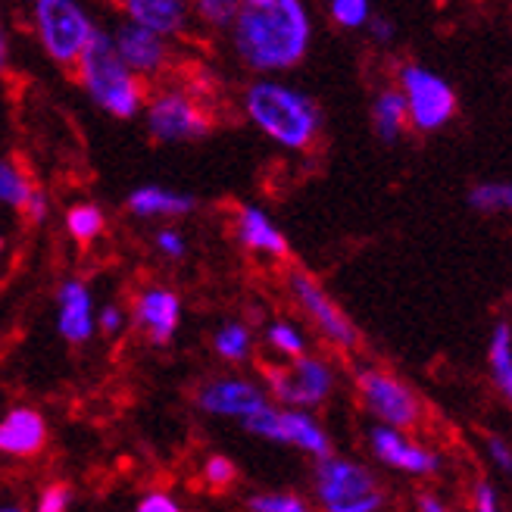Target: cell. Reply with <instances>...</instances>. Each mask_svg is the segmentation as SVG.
Wrapping results in <instances>:
<instances>
[{
	"label": "cell",
	"instance_id": "cell-1",
	"mask_svg": "<svg viewBox=\"0 0 512 512\" xmlns=\"http://www.w3.org/2000/svg\"><path fill=\"white\" fill-rule=\"evenodd\" d=\"M313 22L297 0H247L232 22L238 57L260 72L297 66L310 50Z\"/></svg>",
	"mask_w": 512,
	"mask_h": 512
},
{
	"label": "cell",
	"instance_id": "cell-2",
	"mask_svg": "<svg viewBox=\"0 0 512 512\" xmlns=\"http://www.w3.org/2000/svg\"><path fill=\"white\" fill-rule=\"evenodd\" d=\"M244 110L253 119L256 128L288 150H303L310 147L319 135V107L313 104L310 97L278 85V82H253L244 94Z\"/></svg>",
	"mask_w": 512,
	"mask_h": 512
},
{
	"label": "cell",
	"instance_id": "cell-3",
	"mask_svg": "<svg viewBox=\"0 0 512 512\" xmlns=\"http://www.w3.org/2000/svg\"><path fill=\"white\" fill-rule=\"evenodd\" d=\"M79 72L85 91L100 110H107L116 119L138 116L144 104V88L138 82V75L128 72L125 63L119 60L113 38L107 32L94 29L85 54L79 57Z\"/></svg>",
	"mask_w": 512,
	"mask_h": 512
},
{
	"label": "cell",
	"instance_id": "cell-4",
	"mask_svg": "<svg viewBox=\"0 0 512 512\" xmlns=\"http://www.w3.org/2000/svg\"><path fill=\"white\" fill-rule=\"evenodd\" d=\"M316 497L325 512H381L384 491L375 475L350 459L325 456L316 466Z\"/></svg>",
	"mask_w": 512,
	"mask_h": 512
},
{
	"label": "cell",
	"instance_id": "cell-5",
	"mask_svg": "<svg viewBox=\"0 0 512 512\" xmlns=\"http://www.w3.org/2000/svg\"><path fill=\"white\" fill-rule=\"evenodd\" d=\"M35 29L47 54L57 63L69 66L79 63V57L85 54V47L94 35V22L72 0H38Z\"/></svg>",
	"mask_w": 512,
	"mask_h": 512
},
{
	"label": "cell",
	"instance_id": "cell-6",
	"mask_svg": "<svg viewBox=\"0 0 512 512\" xmlns=\"http://www.w3.org/2000/svg\"><path fill=\"white\" fill-rule=\"evenodd\" d=\"M400 94L406 100V113L419 132L444 128L456 113V91L422 66H403L400 72Z\"/></svg>",
	"mask_w": 512,
	"mask_h": 512
},
{
	"label": "cell",
	"instance_id": "cell-7",
	"mask_svg": "<svg viewBox=\"0 0 512 512\" xmlns=\"http://www.w3.org/2000/svg\"><path fill=\"white\" fill-rule=\"evenodd\" d=\"M356 388H360L363 403L369 406V413H375L384 428H413L419 422V400L416 394L400 384L394 375L378 372V369H363L356 375Z\"/></svg>",
	"mask_w": 512,
	"mask_h": 512
},
{
	"label": "cell",
	"instance_id": "cell-8",
	"mask_svg": "<svg viewBox=\"0 0 512 512\" xmlns=\"http://www.w3.org/2000/svg\"><path fill=\"white\" fill-rule=\"evenodd\" d=\"M266 375H269L272 394L278 397V403L291 409L319 406L331 394V388H335L331 369L322 360H313V356H300L291 369H269Z\"/></svg>",
	"mask_w": 512,
	"mask_h": 512
},
{
	"label": "cell",
	"instance_id": "cell-9",
	"mask_svg": "<svg viewBox=\"0 0 512 512\" xmlns=\"http://www.w3.org/2000/svg\"><path fill=\"white\" fill-rule=\"evenodd\" d=\"M147 128L157 141H197L210 132V119L188 94L166 91L147 107Z\"/></svg>",
	"mask_w": 512,
	"mask_h": 512
},
{
	"label": "cell",
	"instance_id": "cell-10",
	"mask_svg": "<svg viewBox=\"0 0 512 512\" xmlns=\"http://www.w3.org/2000/svg\"><path fill=\"white\" fill-rule=\"evenodd\" d=\"M291 291H294L297 303L306 310V316H310L319 325V331L328 341H335L341 347H353L356 344L353 322L338 310V303L319 288V281L310 272H300V269L291 272Z\"/></svg>",
	"mask_w": 512,
	"mask_h": 512
},
{
	"label": "cell",
	"instance_id": "cell-11",
	"mask_svg": "<svg viewBox=\"0 0 512 512\" xmlns=\"http://www.w3.org/2000/svg\"><path fill=\"white\" fill-rule=\"evenodd\" d=\"M197 403L203 413H210V416H235L244 422L256 409L266 406V394L260 384L244 381V378H216L210 384H203Z\"/></svg>",
	"mask_w": 512,
	"mask_h": 512
},
{
	"label": "cell",
	"instance_id": "cell-12",
	"mask_svg": "<svg viewBox=\"0 0 512 512\" xmlns=\"http://www.w3.org/2000/svg\"><path fill=\"white\" fill-rule=\"evenodd\" d=\"M369 441H372V453H375V459H381L384 466H391V469H397V472H409V475H431V472H438V466H441L438 453L416 447L413 441H406L403 434H400V431H394V428L375 425Z\"/></svg>",
	"mask_w": 512,
	"mask_h": 512
},
{
	"label": "cell",
	"instance_id": "cell-13",
	"mask_svg": "<svg viewBox=\"0 0 512 512\" xmlns=\"http://www.w3.org/2000/svg\"><path fill=\"white\" fill-rule=\"evenodd\" d=\"M110 38H113L116 54H119V60L125 63L128 72L153 75V72H160L166 66V57H169L166 41L157 38V35H150V32H144V29H138V25L125 22V25H119V29Z\"/></svg>",
	"mask_w": 512,
	"mask_h": 512
},
{
	"label": "cell",
	"instance_id": "cell-14",
	"mask_svg": "<svg viewBox=\"0 0 512 512\" xmlns=\"http://www.w3.org/2000/svg\"><path fill=\"white\" fill-rule=\"evenodd\" d=\"M47 444V422L38 409L16 406L0 419V453L7 456H35Z\"/></svg>",
	"mask_w": 512,
	"mask_h": 512
},
{
	"label": "cell",
	"instance_id": "cell-15",
	"mask_svg": "<svg viewBox=\"0 0 512 512\" xmlns=\"http://www.w3.org/2000/svg\"><path fill=\"white\" fill-rule=\"evenodd\" d=\"M57 303H60V316H57L60 335L69 344H85L94 335V300L91 291L85 288V281L79 278L63 281Z\"/></svg>",
	"mask_w": 512,
	"mask_h": 512
},
{
	"label": "cell",
	"instance_id": "cell-16",
	"mask_svg": "<svg viewBox=\"0 0 512 512\" xmlns=\"http://www.w3.org/2000/svg\"><path fill=\"white\" fill-rule=\"evenodd\" d=\"M178 319H182V300H178L175 291L166 288H150L141 294L138 300V322L144 325V331L150 335V341L157 344H169Z\"/></svg>",
	"mask_w": 512,
	"mask_h": 512
},
{
	"label": "cell",
	"instance_id": "cell-17",
	"mask_svg": "<svg viewBox=\"0 0 512 512\" xmlns=\"http://www.w3.org/2000/svg\"><path fill=\"white\" fill-rule=\"evenodd\" d=\"M125 13L132 19V25L163 41L169 35H182L188 22V7L178 4V0H128Z\"/></svg>",
	"mask_w": 512,
	"mask_h": 512
},
{
	"label": "cell",
	"instance_id": "cell-18",
	"mask_svg": "<svg viewBox=\"0 0 512 512\" xmlns=\"http://www.w3.org/2000/svg\"><path fill=\"white\" fill-rule=\"evenodd\" d=\"M278 428H281L278 444H291L316 459L331 456L328 434L310 413H300V409H278Z\"/></svg>",
	"mask_w": 512,
	"mask_h": 512
},
{
	"label": "cell",
	"instance_id": "cell-19",
	"mask_svg": "<svg viewBox=\"0 0 512 512\" xmlns=\"http://www.w3.org/2000/svg\"><path fill=\"white\" fill-rule=\"evenodd\" d=\"M238 238L253 253H266V256H275V260H285V256H288L285 235H281L278 228L269 222V216L260 207H241Z\"/></svg>",
	"mask_w": 512,
	"mask_h": 512
},
{
	"label": "cell",
	"instance_id": "cell-20",
	"mask_svg": "<svg viewBox=\"0 0 512 512\" xmlns=\"http://www.w3.org/2000/svg\"><path fill=\"white\" fill-rule=\"evenodd\" d=\"M197 207V200L191 194H172L160 185H147L128 194V210L141 219L150 216H188Z\"/></svg>",
	"mask_w": 512,
	"mask_h": 512
},
{
	"label": "cell",
	"instance_id": "cell-21",
	"mask_svg": "<svg viewBox=\"0 0 512 512\" xmlns=\"http://www.w3.org/2000/svg\"><path fill=\"white\" fill-rule=\"evenodd\" d=\"M372 122H375V132L384 144H394L400 138V132L409 122V113H406V100L397 88H388L375 97Z\"/></svg>",
	"mask_w": 512,
	"mask_h": 512
},
{
	"label": "cell",
	"instance_id": "cell-22",
	"mask_svg": "<svg viewBox=\"0 0 512 512\" xmlns=\"http://www.w3.org/2000/svg\"><path fill=\"white\" fill-rule=\"evenodd\" d=\"M491 372L497 388L512 397V328L509 322H500L494 328V338H491Z\"/></svg>",
	"mask_w": 512,
	"mask_h": 512
},
{
	"label": "cell",
	"instance_id": "cell-23",
	"mask_svg": "<svg viewBox=\"0 0 512 512\" xmlns=\"http://www.w3.org/2000/svg\"><path fill=\"white\" fill-rule=\"evenodd\" d=\"M32 194H35V188H32L29 178H25L10 160H0V203H7V207L25 213Z\"/></svg>",
	"mask_w": 512,
	"mask_h": 512
},
{
	"label": "cell",
	"instance_id": "cell-24",
	"mask_svg": "<svg viewBox=\"0 0 512 512\" xmlns=\"http://www.w3.org/2000/svg\"><path fill=\"white\" fill-rule=\"evenodd\" d=\"M104 225H107V219L94 203H75L66 216V228L75 241H94L100 232H104Z\"/></svg>",
	"mask_w": 512,
	"mask_h": 512
},
{
	"label": "cell",
	"instance_id": "cell-25",
	"mask_svg": "<svg viewBox=\"0 0 512 512\" xmlns=\"http://www.w3.org/2000/svg\"><path fill=\"white\" fill-rule=\"evenodd\" d=\"M216 353L222 356V360H244V356L250 353V331L247 325L241 322H228L216 331Z\"/></svg>",
	"mask_w": 512,
	"mask_h": 512
},
{
	"label": "cell",
	"instance_id": "cell-26",
	"mask_svg": "<svg viewBox=\"0 0 512 512\" xmlns=\"http://www.w3.org/2000/svg\"><path fill=\"white\" fill-rule=\"evenodd\" d=\"M469 203L481 213H506L512 207V188L506 182H484L475 185L469 194Z\"/></svg>",
	"mask_w": 512,
	"mask_h": 512
},
{
	"label": "cell",
	"instance_id": "cell-27",
	"mask_svg": "<svg viewBox=\"0 0 512 512\" xmlns=\"http://www.w3.org/2000/svg\"><path fill=\"white\" fill-rule=\"evenodd\" d=\"M247 512H313L294 494H253L247 500Z\"/></svg>",
	"mask_w": 512,
	"mask_h": 512
},
{
	"label": "cell",
	"instance_id": "cell-28",
	"mask_svg": "<svg viewBox=\"0 0 512 512\" xmlns=\"http://www.w3.org/2000/svg\"><path fill=\"white\" fill-rule=\"evenodd\" d=\"M328 10H331V19L344 25V29H363V25L372 19V10L366 0H335Z\"/></svg>",
	"mask_w": 512,
	"mask_h": 512
},
{
	"label": "cell",
	"instance_id": "cell-29",
	"mask_svg": "<svg viewBox=\"0 0 512 512\" xmlns=\"http://www.w3.org/2000/svg\"><path fill=\"white\" fill-rule=\"evenodd\" d=\"M269 344H272L278 353L294 356V360H300L303 350H306L303 335H300V331H297L294 325H288V322H275V325L269 328Z\"/></svg>",
	"mask_w": 512,
	"mask_h": 512
},
{
	"label": "cell",
	"instance_id": "cell-30",
	"mask_svg": "<svg viewBox=\"0 0 512 512\" xmlns=\"http://www.w3.org/2000/svg\"><path fill=\"white\" fill-rule=\"evenodd\" d=\"M244 428L250 434H256V438H266V441H281V428H278V409L275 406H263L256 409L253 416L244 419Z\"/></svg>",
	"mask_w": 512,
	"mask_h": 512
},
{
	"label": "cell",
	"instance_id": "cell-31",
	"mask_svg": "<svg viewBox=\"0 0 512 512\" xmlns=\"http://www.w3.org/2000/svg\"><path fill=\"white\" fill-rule=\"evenodd\" d=\"M197 13H200L203 22L216 25V29H228V25L235 22L238 4H228V0H200V4H197Z\"/></svg>",
	"mask_w": 512,
	"mask_h": 512
},
{
	"label": "cell",
	"instance_id": "cell-32",
	"mask_svg": "<svg viewBox=\"0 0 512 512\" xmlns=\"http://www.w3.org/2000/svg\"><path fill=\"white\" fill-rule=\"evenodd\" d=\"M203 478H207L213 488H225V484L235 481V463L228 456H210L207 466H203Z\"/></svg>",
	"mask_w": 512,
	"mask_h": 512
},
{
	"label": "cell",
	"instance_id": "cell-33",
	"mask_svg": "<svg viewBox=\"0 0 512 512\" xmlns=\"http://www.w3.org/2000/svg\"><path fill=\"white\" fill-rule=\"evenodd\" d=\"M69 503H72V491L66 484H50L38 500V512H69Z\"/></svg>",
	"mask_w": 512,
	"mask_h": 512
},
{
	"label": "cell",
	"instance_id": "cell-34",
	"mask_svg": "<svg viewBox=\"0 0 512 512\" xmlns=\"http://www.w3.org/2000/svg\"><path fill=\"white\" fill-rule=\"evenodd\" d=\"M157 250L163 256H172V260H178V256H185L188 244H185L182 232H175V228H163V232L157 235Z\"/></svg>",
	"mask_w": 512,
	"mask_h": 512
},
{
	"label": "cell",
	"instance_id": "cell-35",
	"mask_svg": "<svg viewBox=\"0 0 512 512\" xmlns=\"http://www.w3.org/2000/svg\"><path fill=\"white\" fill-rule=\"evenodd\" d=\"M138 512H182V506H178L175 497H169L163 491H153L138 503Z\"/></svg>",
	"mask_w": 512,
	"mask_h": 512
},
{
	"label": "cell",
	"instance_id": "cell-36",
	"mask_svg": "<svg viewBox=\"0 0 512 512\" xmlns=\"http://www.w3.org/2000/svg\"><path fill=\"white\" fill-rule=\"evenodd\" d=\"M475 512H500V500H497L494 484L481 481L475 488Z\"/></svg>",
	"mask_w": 512,
	"mask_h": 512
},
{
	"label": "cell",
	"instance_id": "cell-37",
	"mask_svg": "<svg viewBox=\"0 0 512 512\" xmlns=\"http://www.w3.org/2000/svg\"><path fill=\"white\" fill-rule=\"evenodd\" d=\"M488 453L494 456V463H497L500 472L512 469V450H509V444L500 438V434H491V438H488Z\"/></svg>",
	"mask_w": 512,
	"mask_h": 512
},
{
	"label": "cell",
	"instance_id": "cell-38",
	"mask_svg": "<svg viewBox=\"0 0 512 512\" xmlns=\"http://www.w3.org/2000/svg\"><path fill=\"white\" fill-rule=\"evenodd\" d=\"M122 325H125V319H122L119 306H104V310H100V328H104L107 335H116Z\"/></svg>",
	"mask_w": 512,
	"mask_h": 512
},
{
	"label": "cell",
	"instance_id": "cell-39",
	"mask_svg": "<svg viewBox=\"0 0 512 512\" xmlns=\"http://www.w3.org/2000/svg\"><path fill=\"white\" fill-rule=\"evenodd\" d=\"M366 25H369V32H372L375 41H391L394 38V22L388 16H375Z\"/></svg>",
	"mask_w": 512,
	"mask_h": 512
},
{
	"label": "cell",
	"instance_id": "cell-40",
	"mask_svg": "<svg viewBox=\"0 0 512 512\" xmlns=\"http://www.w3.org/2000/svg\"><path fill=\"white\" fill-rule=\"evenodd\" d=\"M25 213H29L32 222H44L47 219V194L44 191H35L32 200H29V207H25Z\"/></svg>",
	"mask_w": 512,
	"mask_h": 512
},
{
	"label": "cell",
	"instance_id": "cell-41",
	"mask_svg": "<svg viewBox=\"0 0 512 512\" xmlns=\"http://www.w3.org/2000/svg\"><path fill=\"white\" fill-rule=\"evenodd\" d=\"M419 512H450L444 500H438L434 494H422L419 497Z\"/></svg>",
	"mask_w": 512,
	"mask_h": 512
},
{
	"label": "cell",
	"instance_id": "cell-42",
	"mask_svg": "<svg viewBox=\"0 0 512 512\" xmlns=\"http://www.w3.org/2000/svg\"><path fill=\"white\" fill-rule=\"evenodd\" d=\"M7 66V38H4V29H0V72Z\"/></svg>",
	"mask_w": 512,
	"mask_h": 512
},
{
	"label": "cell",
	"instance_id": "cell-43",
	"mask_svg": "<svg viewBox=\"0 0 512 512\" xmlns=\"http://www.w3.org/2000/svg\"><path fill=\"white\" fill-rule=\"evenodd\" d=\"M0 512H25V509H19V506H0Z\"/></svg>",
	"mask_w": 512,
	"mask_h": 512
},
{
	"label": "cell",
	"instance_id": "cell-44",
	"mask_svg": "<svg viewBox=\"0 0 512 512\" xmlns=\"http://www.w3.org/2000/svg\"><path fill=\"white\" fill-rule=\"evenodd\" d=\"M0 253H4V238H0Z\"/></svg>",
	"mask_w": 512,
	"mask_h": 512
}]
</instances>
